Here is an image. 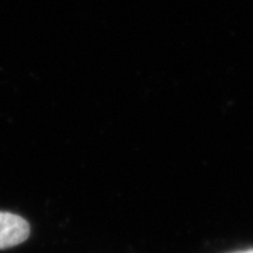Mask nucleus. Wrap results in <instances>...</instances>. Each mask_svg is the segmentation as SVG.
Instances as JSON below:
<instances>
[{
	"label": "nucleus",
	"instance_id": "f257e3e1",
	"mask_svg": "<svg viewBox=\"0 0 253 253\" xmlns=\"http://www.w3.org/2000/svg\"><path fill=\"white\" fill-rule=\"evenodd\" d=\"M31 228L26 218L0 211V250H9L29 239Z\"/></svg>",
	"mask_w": 253,
	"mask_h": 253
},
{
	"label": "nucleus",
	"instance_id": "f03ea898",
	"mask_svg": "<svg viewBox=\"0 0 253 253\" xmlns=\"http://www.w3.org/2000/svg\"><path fill=\"white\" fill-rule=\"evenodd\" d=\"M239 253H253V250H250V251H244V252H239Z\"/></svg>",
	"mask_w": 253,
	"mask_h": 253
}]
</instances>
